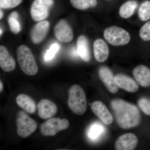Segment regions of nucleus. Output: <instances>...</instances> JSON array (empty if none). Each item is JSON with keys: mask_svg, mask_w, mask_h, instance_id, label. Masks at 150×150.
Listing matches in <instances>:
<instances>
[{"mask_svg": "<svg viewBox=\"0 0 150 150\" xmlns=\"http://www.w3.org/2000/svg\"><path fill=\"white\" fill-rule=\"evenodd\" d=\"M118 126L123 129H129L139 125L141 120L139 110L133 104L123 100H113L111 102Z\"/></svg>", "mask_w": 150, "mask_h": 150, "instance_id": "obj_1", "label": "nucleus"}, {"mask_svg": "<svg viewBox=\"0 0 150 150\" xmlns=\"http://www.w3.org/2000/svg\"><path fill=\"white\" fill-rule=\"evenodd\" d=\"M68 106L77 115H83L87 108V100L85 93L80 86L74 85L69 89Z\"/></svg>", "mask_w": 150, "mask_h": 150, "instance_id": "obj_2", "label": "nucleus"}, {"mask_svg": "<svg viewBox=\"0 0 150 150\" xmlns=\"http://www.w3.org/2000/svg\"><path fill=\"white\" fill-rule=\"evenodd\" d=\"M18 62L22 71L28 76L37 74L38 68L33 54L29 47L21 45L17 49Z\"/></svg>", "mask_w": 150, "mask_h": 150, "instance_id": "obj_3", "label": "nucleus"}, {"mask_svg": "<svg viewBox=\"0 0 150 150\" xmlns=\"http://www.w3.org/2000/svg\"><path fill=\"white\" fill-rule=\"evenodd\" d=\"M103 36L108 43L112 46L126 45L131 40V35L128 31L120 27L111 26L105 28Z\"/></svg>", "mask_w": 150, "mask_h": 150, "instance_id": "obj_4", "label": "nucleus"}, {"mask_svg": "<svg viewBox=\"0 0 150 150\" xmlns=\"http://www.w3.org/2000/svg\"><path fill=\"white\" fill-rule=\"evenodd\" d=\"M17 133L20 137H29L36 130L37 123L35 120L23 111L18 113L16 120Z\"/></svg>", "mask_w": 150, "mask_h": 150, "instance_id": "obj_5", "label": "nucleus"}, {"mask_svg": "<svg viewBox=\"0 0 150 150\" xmlns=\"http://www.w3.org/2000/svg\"><path fill=\"white\" fill-rule=\"evenodd\" d=\"M69 126V122L66 118H52L40 125V133L45 137H53L59 131L67 129Z\"/></svg>", "mask_w": 150, "mask_h": 150, "instance_id": "obj_6", "label": "nucleus"}, {"mask_svg": "<svg viewBox=\"0 0 150 150\" xmlns=\"http://www.w3.org/2000/svg\"><path fill=\"white\" fill-rule=\"evenodd\" d=\"M54 0H34L30 8V15L33 21H42L48 17Z\"/></svg>", "mask_w": 150, "mask_h": 150, "instance_id": "obj_7", "label": "nucleus"}, {"mask_svg": "<svg viewBox=\"0 0 150 150\" xmlns=\"http://www.w3.org/2000/svg\"><path fill=\"white\" fill-rule=\"evenodd\" d=\"M54 33L57 40L63 43H69L74 38L72 29L65 20H61L56 24L54 27Z\"/></svg>", "mask_w": 150, "mask_h": 150, "instance_id": "obj_8", "label": "nucleus"}, {"mask_svg": "<svg viewBox=\"0 0 150 150\" xmlns=\"http://www.w3.org/2000/svg\"><path fill=\"white\" fill-rule=\"evenodd\" d=\"M91 109L100 120L105 125H110L113 121V118L107 107L101 101H94L92 103Z\"/></svg>", "mask_w": 150, "mask_h": 150, "instance_id": "obj_9", "label": "nucleus"}, {"mask_svg": "<svg viewBox=\"0 0 150 150\" xmlns=\"http://www.w3.org/2000/svg\"><path fill=\"white\" fill-rule=\"evenodd\" d=\"M38 114L41 119L48 120L53 118L58 111V108L54 103L47 99H43L38 104Z\"/></svg>", "mask_w": 150, "mask_h": 150, "instance_id": "obj_10", "label": "nucleus"}, {"mask_svg": "<svg viewBox=\"0 0 150 150\" xmlns=\"http://www.w3.org/2000/svg\"><path fill=\"white\" fill-rule=\"evenodd\" d=\"M98 75L108 91L112 93L117 92L118 87L115 83V76L109 68L105 66L100 67L98 70Z\"/></svg>", "mask_w": 150, "mask_h": 150, "instance_id": "obj_11", "label": "nucleus"}, {"mask_svg": "<svg viewBox=\"0 0 150 150\" xmlns=\"http://www.w3.org/2000/svg\"><path fill=\"white\" fill-rule=\"evenodd\" d=\"M49 25V22L45 21H40L33 26L30 33L33 43L38 44L43 41L48 33Z\"/></svg>", "mask_w": 150, "mask_h": 150, "instance_id": "obj_12", "label": "nucleus"}, {"mask_svg": "<svg viewBox=\"0 0 150 150\" xmlns=\"http://www.w3.org/2000/svg\"><path fill=\"white\" fill-rule=\"evenodd\" d=\"M138 139L132 133L121 135L115 142V148L117 150H132L137 146Z\"/></svg>", "mask_w": 150, "mask_h": 150, "instance_id": "obj_13", "label": "nucleus"}, {"mask_svg": "<svg viewBox=\"0 0 150 150\" xmlns=\"http://www.w3.org/2000/svg\"><path fill=\"white\" fill-rule=\"evenodd\" d=\"M115 81L118 87L128 92L135 93L139 90V85L137 82L124 74H119L115 75Z\"/></svg>", "mask_w": 150, "mask_h": 150, "instance_id": "obj_14", "label": "nucleus"}, {"mask_svg": "<svg viewBox=\"0 0 150 150\" xmlns=\"http://www.w3.org/2000/svg\"><path fill=\"white\" fill-rule=\"evenodd\" d=\"M93 53L95 59L99 63L106 61L109 56V50L104 40L98 38L94 42Z\"/></svg>", "mask_w": 150, "mask_h": 150, "instance_id": "obj_15", "label": "nucleus"}, {"mask_svg": "<svg viewBox=\"0 0 150 150\" xmlns=\"http://www.w3.org/2000/svg\"><path fill=\"white\" fill-rule=\"evenodd\" d=\"M133 74L137 83L142 87L150 86V69L146 66L139 65L134 68Z\"/></svg>", "mask_w": 150, "mask_h": 150, "instance_id": "obj_16", "label": "nucleus"}, {"mask_svg": "<svg viewBox=\"0 0 150 150\" xmlns=\"http://www.w3.org/2000/svg\"><path fill=\"white\" fill-rule=\"evenodd\" d=\"M0 67L6 72L13 71L16 67L14 59L7 48L3 46H0Z\"/></svg>", "mask_w": 150, "mask_h": 150, "instance_id": "obj_17", "label": "nucleus"}, {"mask_svg": "<svg viewBox=\"0 0 150 150\" xmlns=\"http://www.w3.org/2000/svg\"><path fill=\"white\" fill-rule=\"evenodd\" d=\"M16 100L19 107L28 113L32 114L36 111L35 102L29 96L25 94H20L16 97Z\"/></svg>", "mask_w": 150, "mask_h": 150, "instance_id": "obj_18", "label": "nucleus"}, {"mask_svg": "<svg viewBox=\"0 0 150 150\" xmlns=\"http://www.w3.org/2000/svg\"><path fill=\"white\" fill-rule=\"evenodd\" d=\"M77 48L78 54L81 59L85 62H88L91 56L88 40L84 35H81L78 38Z\"/></svg>", "mask_w": 150, "mask_h": 150, "instance_id": "obj_19", "label": "nucleus"}, {"mask_svg": "<svg viewBox=\"0 0 150 150\" xmlns=\"http://www.w3.org/2000/svg\"><path fill=\"white\" fill-rule=\"evenodd\" d=\"M138 6L136 0H129L123 4L119 10V14L122 18H129L134 15Z\"/></svg>", "mask_w": 150, "mask_h": 150, "instance_id": "obj_20", "label": "nucleus"}, {"mask_svg": "<svg viewBox=\"0 0 150 150\" xmlns=\"http://www.w3.org/2000/svg\"><path fill=\"white\" fill-rule=\"evenodd\" d=\"M105 131L104 126L102 124L98 122L94 123L88 130V137L91 140L96 141L102 136Z\"/></svg>", "mask_w": 150, "mask_h": 150, "instance_id": "obj_21", "label": "nucleus"}, {"mask_svg": "<svg viewBox=\"0 0 150 150\" xmlns=\"http://www.w3.org/2000/svg\"><path fill=\"white\" fill-rule=\"evenodd\" d=\"M8 22L10 29L13 33L16 34L20 32L21 27L19 21V15L17 12L15 11L10 14L8 18Z\"/></svg>", "mask_w": 150, "mask_h": 150, "instance_id": "obj_22", "label": "nucleus"}, {"mask_svg": "<svg viewBox=\"0 0 150 150\" xmlns=\"http://www.w3.org/2000/svg\"><path fill=\"white\" fill-rule=\"evenodd\" d=\"M70 3L74 8L80 10L95 7L98 4L97 0H70Z\"/></svg>", "mask_w": 150, "mask_h": 150, "instance_id": "obj_23", "label": "nucleus"}, {"mask_svg": "<svg viewBox=\"0 0 150 150\" xmlns=\"http://www.w3.org/2000/svg\"><path fill=\"white\" fill-rule=\"evenodd\" d=\"M138 17L142 21H147L150 19V1L146 0L140 5L138 11Z\"/></svg>", "mask_w": 150, "mask_h": 150, "instance_id": "obj_24", "label": "nucleus"}, {"mask_svg": "<svg viewBox=\"0 0 150 150\" xmlns=\"http://www.w3.org/2000/svg\"><path fill=\"white\" fill-rule=\"evenodd\" d=\"M139 35L140 38L144 41H150V20L148 21L142 26Z\"/></svg>", "mask_w": 150, "mask_h": 150, "instance_id": "obj_25", "label": "nucleus"}, {"mask_svg": "<svg viewBox=\"0 0 150 150\" xmlns=\"http://www.w3.org/2000/svg\"><path fill=\"white\" fill-rule=\"evenodd\" d=\"M138 105L145 114L150 115V100L142 98L138 101Z\"/></svg>", "mask_w": 150, "mask_h": 150, "instance_id": "obj_26", "label": "nucleus"}, {"mask_svg": "<svg viewBox=\"0 0 150 150\" xmlns=\"http://www.w3.org/2000/svg\"><path fill=\"white\" fill-rule=\"evenodd\" d=\"M22 0H0V7L3 9L13 8L19 5Z\"/></svg>", "mask_w": 150, "mask_h": 150, "instance_id": "obj_27", "label": "nucleus"}, {"mask_svg": "<svg viewBox=\"0 0 150 150\" xmlns=\"http://www.w3.org/2000/svg\"><path fill=\"white\" fill-rule=\"evenodd\" d=\"M59 49V44L57 43H54L51 45L50 48L46 52L45 56V59L46 61H49L54 58L56 53Z\"/></svg>", "mask_w": 150, "mask_h": 150, "instance_id": "obj_28", "label": "nucleus"}, {"mask_svg": "<svg viewBox=\"0 0 150 150\" xmlns=\"http://www.w3.org/2000/svg\"><path fill=\"white\" fill-rule=\"evenodd\" d=\"M4 89V85L1 81H0V92H1L3 91Z\"/></svg>", "mask_w": 150, "mask_h": 150, "instance_id": "obj_29", "label": "nucleus"}, {"mask_svg": "<svg viewBox=\"0 0 150 150\" xmlns=\"http://www.w3.org/2000/svg\"><path fill=\"white\" fill-rule=\"evenodd\" d=\"M0 13H0L1 14H0V16H0V19H1L2 18L3 16H4V14H3L2 11L1 10V11H0Z\"/></svg>", "mask_w": 150, "mask_h": 150, "instance_id": "obj_30", "label": "nucleus"}, {"mask_svg": "<svg viewBox=\"0 0 150 150\" xmlns=\"http://www.w3.org/2000/svg\"><path fill=\"white\" fill-rule=\"evenodd\" d=\"M2 33V30L1 28V33H0L1 35Z\"/></svg>", "mask_w": 150, "mask_h": 150, "instance_id": "obj_31", "label": "nucleus"}, {"mask_svg": "<svg viewBox=\"0 0 150 150\" xmlns=\"http://www.w3.org/2000/svg\"><path fill=\"white\" fill-rule=\"evenodd\" d=\"M105 1H111V0H105Z\"/></svg>", "mask_w": 150, "mask_h": 150, "instance_id": "obj_32", "label": "nucleus"}]
</instances>
